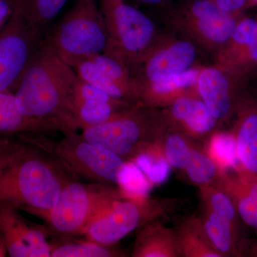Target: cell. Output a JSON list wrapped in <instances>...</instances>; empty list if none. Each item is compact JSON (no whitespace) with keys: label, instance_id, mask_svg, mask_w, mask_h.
<instances>
[{"label":"cell","instance_id":"obj_1","mask_svg":"<svg viewBox=\"0 0 257 257\" xmlns=\"http://www.w3.org/2000/svg\"><path fill=\"white\" fill-rule=\"evenodd\" d=\"M20 140L0 165V201L39 216L55 205L67 184L78 179L55 157Z\"/></svg>","mask_w":257,"mask_h":257},{"label":"cell","instance_id":"obj_2","mask_svg":"<svg viewBox=\"0 0 257 257\" xmlns=\"http://www.w3.org/2000/svg\"><path fill=\"white\" fill-rule=\"evenodd\" d=\"M77 79L72 67L42 42L15 88L19 110L30 117L59 121L77 132L72 117Z\"/></svg>","mask_w":257,"mask_h":257},{"label":"cell","instance_id":"obj_3","mask_svg":"<svg viewBox=\"0 0 257 257\" xmlns=\"http://www.w3.org/2000/svg\"><path fill=\"white\" fill-rule=\"evenodd\" d=\"M63 135L58 140L36 134L19 137L55 157L77 179L119 188L128 162L105 147L84 140L77 132Z\"/></svg>","mask_w":257,"mask_h":257},{"label":"cell","instance_id":"obj_4","mask_svg":"<svg viewBox=\"0 0 257 257\" xmlns=\"http://www.w3.org/2000/svg\"><path fill=\"white\" fill-rule=\"evenodd\" d=\"M107 42L99 0H77L42 40L71 67L83 57L104 53Z\"/></svg>","mask_w":257,"mask_h":257},{"label":"cell","instance_id":"obj_5","mask_svg":"<svg viewBox=\"0 0 257 257\" xmlns=\"http://www.w3.org/2000/svg\"><path fill=\"white\" fill-rule=\"evenodd\" d=\"M165 127L157 109L135 103L104 124L79 130V135L90 143L105 147L126 162H133L145 147L160 140Z\"/></svg>","mask_w":257,"mask_h":257},{"label":"cell","instance_id":"obj_6","mask_svg":"<svg viewBox=\"0 0 257 257\" xmlns=\"http://www.w3.org/2000/svg\"><path fill=\"white\" fill-rule=\"evenodd\" d=\"M108 34L104 55L124 65L135 76L159 35L155 23L124 0H99Z\"/></svg>","mask_w":257,"mask_h":257},{"label":"cell","instance_id":"obj_7","mask_svg":"<svg viewBox=\"0 0 257 257\" xmlns=\"http://www.w3.org/2000/svg\"><path fill=\"white\" fill-rule=\"evenodd\" d=\"M241 15L222 11L214 0H182L171 5L165 20L172 30L216 57L229 42Z\"/></svg>","mask_w":257,"mask_h":257},{"label":"cell","instance_id":"obj_8","mask_svg":"<svg viewBox=\"0 0 257 257\" xmlns=\"http://www.w3.org/2000/svg\"><path fill=\"white\" fill-rule=\"evenodd\" d=\"M122 192L117 187L72 181L65 186L50 210L38 217L46 223L49 234L84 236L88 225L101 208Z\"/></svg>","mask_w":257,"mask_h":257},{"label":"cell","instance_id":"obj_9","mask_svg":"<svg viewBox=\"0 0 257 257\" xmlns=\"http://www.w3.org/2000/svg\"><path fill=\"white\" fill-rule=\"evenodd\" d=\"M165 205L149 197L130 195L122 191L101 208L84 236L99 244L114 246L135 230L156 219L167 208Z\"/></svg>","mask_w":257,"mask_h":257},{"label":"cell","instance_id":"obj_10","mask_svg":"<svg viewBox=\"0 0 257 257\" xmlns=\"http://www.w3.org/2000/svg\"><path fill=\"white\" fill-rule=\"evenodd\" d=\"M42 39L13 8L0 32V92H13L18 86Z\"/></svg>","mask_w":257,"mask_h":257},{"label":"cell","instance_id":"obj_11","mask_svg":"<svg viewBox=\"0 0 257 257\" xmlns=\"http://www.w3.org/2000/svg\"><path fill=\"white\" fill-rule=\"evenodd\" d=\"M199 47L175 32L159 34L134 76L138 84H150L196 66Z\"/></svg>","mask_w":257,"mask_h":257},{"label":"cell","instance_id":"obj_12","mask_svg":"<svg viewBox=\"0 0 257 257\" xmlns=\"http://www.w3.org/2000/svg\"><path fill=\"white\" fill-rule=\"evenodd\" d=\"M46 226L29 222L11 203L0 201V240L12 257H50Z\"/></svg>","mask_w":257,"mask_h":257},{"label":"cell","instance_id":"obj_13","mask_svg":"<svg viewBox=\"0 0 257 257\" xmlns=\"http://www.w3.org/2000/svg\"><path fill=\"white\" fill-rule=\"evenodd\" d=\"M197 87L201 99L220 123L234 116L240 98L248 84L214 64L202 67L198 77Z\"/></svg>","mask_w":257,"mask_h":257},{"label":"cell","instance_id":"obj_14","mask_svg":"<svg viewBox=\"0 0 257 257\" xmlns=\"http://www.w3.org/2000/svg\"><path fill=\"white\" fill-rule=\"evenodd\" d=\"M214 60L243 82H252L257 77V20L241 17L232 36Z\"/></svg>","mask_w":257,"mask_h":257},{"label":"cell","instance_id":"obj_15","mask_svg":"<svg viewBox=\"0 0 257 257\" xmlns=\"http://www.w3.org/2000/svg\"><path fill=\"white\" fill-rule=\"evenodd\" d=\"M133 103L119 100L78 77L72 99V117L76 130L97 126L110 120Z\"/></svg>","mask_w":257,"mask_h":257},{"label":"cell","instance_id":"obj_16","mask_svg":"<svg viewBox=\"0 0 257 257\" xmlns=\"http://www.w3.org/2000/svg\"><path fill=\"white\" fill-rule=\"evenodd\" d=\"M160 115L166 124L192 138L211 135L219 123L199 95L182 96L166 106Z\"/></svg>","mask_w":257,"mask_h":257},{"label":"cell","instance_id":"obj_17","mask_svg":"<svg viewBox=\"0 0 257 257\" xmlns=\"http://www.w3.org/2000/svg\"><path fill=\"white\" fill-rule=\"evenodd\" d=\"M231 133L236 143L240 165L257 175V92L247 89L240 98Z\"/></svg>","mask_w":257,"mask_h":257},{"label":"cell","instance_id":"obj_18","mask_svg":"<svg viewBox=\"0 0 257 257\" xmlns=\"http://www.w3.org/2000/svg\"><path fill=\"white\" fill-rule=\"evenodd\" d=\"M202 67L196 65L150 84H138V103L157 109L170 105L182 96L199 95L197 82Z\"/></svg>","mask_w":257,"mask_h":257},{"label":"cell","instance_id":"obj_19","mask_svg":"<svg viewBox=\"0 0 257 257\" xmlns=\"http://www.w3.org/2000/svg\"><path fill=\"white\" fill-rule=\"evenodd\" d=\"M214 184L231 198L241 220L257 229V175L238 165L222 171Z\"/></svg>","mask_w":257,"mask_h":257},{"label":"cell","instance_id":"obj_20","mask_svg":"<svg viewBox=\"0 0 257 257\" xmlns=\"http://www.w3.org/2000/svg\"><path fill=\"white\" fill-rule=\"evenodd\" d=\"M57 133L64 135L72 132L59 121L25 116L19 110L14 93L0 92V134L50 136Z\"/></svg>","mask_w":257,"mask_h":257},{"label":"cell","instance_id":"obj_21","mask_svg":"<svg viewBox=\"0 0 257 257\" xmlns=\"http://www.w3.org/2000/svg\"><path fill=\"white\" fill-rule=\"evenodd\" d=\"M133 257H180L175 229L153 219L139 228Z\"/></svg>","mask_w":257,"mask_h":257},{"label":"cell","instance_id":"obj_22","mask_svg":"<svg viewBox=\"0 0 257 257\" xmlns=\"http://www.w3.org/2000/svg\"><path fill=\"white\" fill-rule=\"evenodd\" d=\"M239 218L206 209L199 217L211 242L224 257L240 253Z\"/></svg>","mask_w":257,"mask_h":257},{"label":"cell","instance_id":"obj_23","mask_svg":"<svg viewBox=\"0 0 257 257\" xmlns=\"http://www.w3.org/2000/svg\"><path fill=\"white\" fill-rule=\"evenodd\" d=\"M175 231L179 256L224 257L211 242L199 217L189 216L182 221Z\"/></svg>","mask_w":257,"mask_h":257},{"label":"cell","instance_id":"obj_24","mask_svg":"<svg viewBox=\"0 0 257 257\" xmlns=\"http://www.w3.org/2000/svg\"><path fill=\"white\" fill-rule=\"evenodd\" d=\"M68 0H14V9L42 40Z\"/></svg>","mask_w":257,"mask_h":257},{"label":"cell","instance_id":"obj_25","mask_svg":"<svg viewBox=\"0 0 257 257\" xmlns=\"http://www.w3.org/2000/svg\"><path fill=\"white\" fill-rule=\"evenodd\" d=\"M51 257H116L124 256L122 251L114 246H104L86 239L60 236L50 241Z\"/></svg>","mask_w":257,"mask_h":257},{"label":"cell","instance_id":"obj_26","mask_svg":"<svg viewBox=\"0 0 257 257\" xmlns=\"http://www.w3.org/2000/svg\"><path fill=\"white\" fill-rule=\"evenodd\" d=\"M153 185H160L169 178L171 166L162 150L160 140L154 142L133 161Z\"/></svg>","mask_w":257,"mask_h":257},{"label":"cell","instance_id":"obj_27","mask_svg":"<svg viewBox=\"0 0 257 257\" xmlns=\"http://www.w3.org/2000/svg\"><path fill=\"white\" fill-rule=\"evenodd\" d=\"M205 151L221 172L240 165L236 153V143L230 131L211 134Z\"/></svg>","mask_w":257,"mask_h":257},{"label":"cell","instance_id":"obj_28","mask_svg":"<svg viewBox=\"0 0 257 257\" xmlns=\"http://www.w3.org/2000/svg\"><path fill=\"white\" fill-rule=\"evenodd\" d=\"M187 178L197 185L215 183L221 171L214 160L197 147H194L184 170Z\"/></svg>","mask_w":257,"mask_h":257},{"label":"cell","instance_id":"obj_29","mask_svg":"<svg viewBox=\"0 0 257 257\" xmlns=\"http://www.w3.org/2000/svg\"><path fill=\"white\" fill-rule=\"evenodd\" d=\"M72 67L77 77L84 82L104 91L115 99L128 102L124 93L113 84L89 57H83L77 60Z\"/></svg>","mask_w":257,"mask_h":257},{"label":"cell","instance_id":"obj_30","mask_svg":"<svg viewBox=\"0 0 257 257\" xmlns=\"http://www.w3.org/2000/svg\"><path fill=\"white\" fill-rule=\"evenodd\" d=\"M222 11L229 14L241 15L246 9V0H214Z\"/></svg>","mask_w":257,"mask_h":257},{"label":"cell","instance_id":"obj_31","mask_svg":"<svg viewBox=\"0 0 257 257\" xmlns=\"http://www.w3.org/2000/svg\"><path fill=\"white\" fill-rule=\"evenodd\" d=\"M8 135L0 134V165L20 143Z\"/></svg>","mask_w":257,"mask_h":257},{"label":"cell","instance_id":"obj_32","mask_svg":"<svg viewBox=\"0 0 257 257\" xmlns=\"http://www.w3.org/2000/svg\"><path fill=\"white\" fill-rule=\"evenodd\" d=\"M13 10H11V6L8 1L0 0V24L3 23L5 18H8L10 13H13Z\"/></svg>","mask_w":257,"mask_h":257},{"label":"cell","instance_id":"obj_33","mask_svg":"<svg viewBox=\"0 0 257 257\" xmlns=\"http://www.w3.org/2000/svg\"><path fill=\"white\" fill-rule=\"evenodd\" d=\"M135 1L147 6H162V5H167L170 0H135Z\"/></svg>","mask_w":257,"mask_h":257},{"label":"cell","instance_id":"obj_34","mask_svg":"<svg viewBox=\"0 0 257 257\" xmlns=\"http://www.w3.org/2000/svg\"><path fill=\"white\" fill-rule=\"evenodd\" d=\"M257 0H246V9L247 8H253V7L256 6Z\"/></svg>","mask_w":257,"mask_h":257},{"label":"cell","instance_id":"obj_35","mask_svg":"<svg viewBox=\"0 0 257 257\" xmlns=\"http://www.w3.org/2000/svg\"><path fill=\"white\" fill-rule=\"evenodd\" d=\"M7 254L8 253H7L6 250H5L4 245L0 240V257L6 256Z\"/></svg>","mask_w":257,"mask_h":257},{"label":"cell","instance_id":"obj_36","mask_svg":"<svg viewBox=\"0 0 257 257\" xmlns=\"http://www.w3.org/2000/svg\"><path fill=\"white\" fill-rule=\"evenodd\" d=\"M252 82H256V85H257V77H256V78H255L254 79H253V80L252 81Z\"/></svg>","mask_w":257,"mask_h":257},{"label":"cell","instance_id":"obj_37","mask_svg":"<svg viewBox=\"0 0 257 257\" xmlns=\"http://www.w3.org/2000/svg\"><path fill=\"white\" fill-rule=\"evenodd\" d=\"M255 251H256V253L257 254V244H256V248H255Z\"/></svg>","mask_w":257,"mask_h":257}]
</instances>
